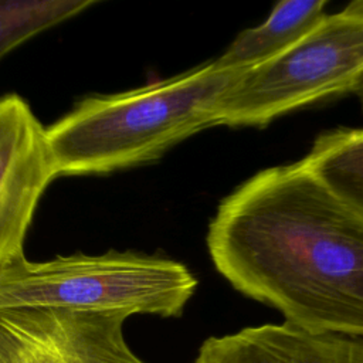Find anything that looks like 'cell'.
<instances>
[{"label": "cell", "mask_w": 363, "mask_h": 363, "mask_svg": "<svg viewBox=\"0 0 363 363\" xmlns=\"http://www.w3.org/2000/svg\"><path fill=\"white\" fill-rule=\"evenodd\" d=\"M216 269L298 328L363 337V211L301 162L264 169L208 224Z\"/></svg>", "instance_id": "cell-1"}, {"label": "cell", "mask_w": 363, "mask_h": 363, "mask_svg": "<svg viewBox=\"0 0 363 363\" xmlns=\"http://www.w3.org/2000/svg\"><path fill=\"white\" fill-rule=\"evenodd\" d=\"M240 69L217 58L147 85L89 95L47 128L55 176L102 174L160 157L217 125V104Z\"/></svg>", "instance_id": "cell-2"}, {"label": "cell", "mask_w": 363, "mask_h": 363, "mask_svg": "<svg viewBox=\"0 0 363 363\" xmlns=\"http://www.w3.org/2000/svg\"><path fill=\"white\" fill-rule=\"evenodd\" d=\"M197 279L179 261L132 251L74 254L0 269V309L58 308L180 316Z\"/></svg>", "instance_id": "cell-3"}, {"label": "cell", "mask_w": 363, "mask_h": 363, "mask_svg": "<svg viewBox=\"0 0 363 363\" xmlns=\"http://www.w3.org/2000/svg\"><path fill=\"white\" fill-rule=\"evenodd\" d=\"M363 74V0L322 20L295 45L240 71L217 104V125L264 128L326 98L352 92Z\"/></svg>", "instance_id": "cell-4"}, {"label": "cell", "mask_w": 363, "mask_h": 363, "mask_svg": "<svg viewBox=\"0 0 363 363\" xmlns=\"http://www.w3.org/2000/svg\"><path fill=\"white\" fill-rule=\"evenodd\" d=\"M123 312L0 309V363H146L128 345Z\"/></svg>", "instance_id": "cell-5"}, {"label": "cell", "mask_w": 363, "mask_h": 363, "mask_svg": "<svg viewBox=\"0 0 363 363\" xmlns=\"http://www.w3.org/2000/svg\"><path fill=\"white\" fill-rule=\"evenodd\" d=\"M55 177L47 128L21 96H0V269L26 258L27 231Z\"/></svg>", "instance_id": "cell-6"}, {"label": "cell", "mask_w": 363, "mask_h": 363, "mask_svg": "<svg viewBox=\"0 0 363 363\" xmlns=\"http://www.w3.org/2000/svg\"><path fill=\"white\" fill-rule=\"evenodd\" d=\"M193 363H363V337L265 323L207 337Z\"/></svg>", "instance_id": "cell-7"}, {"label": "cell", "mask_w": 363, "mask_h": 363, "mask_svg": "<svg viewBox=\"0 0 363 363\" xmlns=\"http://www.w3.org/2000/svg\"><path fill=\"white\" fill-rule=\"evenodd\" d=\"M326 4L325 0L278 1L264 23L241 31L217 61L223 67L244 71L274 60L322 20Z\"/></svg>", "instance_id": "cell-8"}, {"label": "cell", "mask_w": 363, "mask_h": 363, "mask_svg": "<svg viewBox=\"0 0 363 363\" xmlns=\"http://www.w3.org/2000/svg\"><path fill=\"white\" fill-rule=\"evenodd\" d=\"M299 162L336 196L363 211V128L319 133Z\"/></svg>", "instance_id": "cell-9"}, {"label": "cell", "mask_w": 363, "mask_h": 363, "mask_svg": "<svg viewBox=\"0 0 363 363\" xmlns=\"http://www.w3.org/2000/svg\"><path fill=\"white\" fill-rule=\"evenodd\" d=\"M95 4L96 0H0V60Z\"/></svg>", "instance_id": "cell-10"}, {"label": "cell", "mask_w": 363, "mask_h": 363, "mask_svg": "<svg viewBox=\"0 0 363 363\" xmlns=\"http://www.w3.org/2000/svg\"><path fill=\"white\" fill-rule=\"evenodd\" d=\"M352 92L357 96V99H359V102H360V108H362V111H363V74L359 77V79H357V82L354 84Z\"/></svg>", "instance_id": "cell-11"}]
</instances>
